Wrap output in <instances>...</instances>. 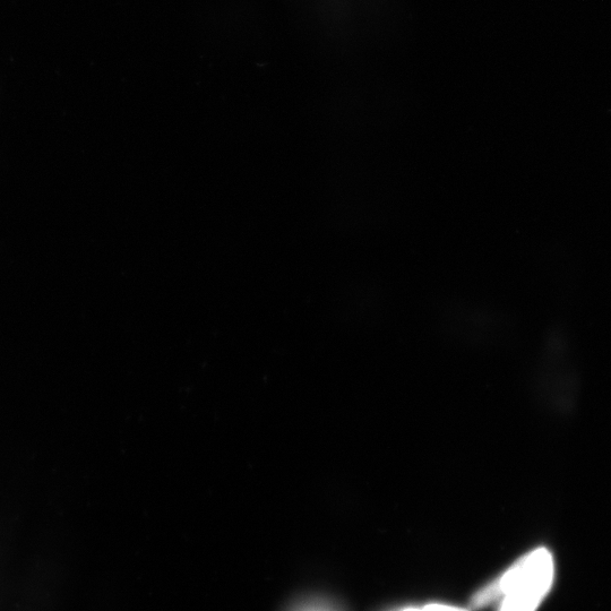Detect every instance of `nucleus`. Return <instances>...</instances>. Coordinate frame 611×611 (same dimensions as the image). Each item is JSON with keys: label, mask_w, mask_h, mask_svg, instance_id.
I'll return each mask as SVG.
<instances>
[{"label": "nucleus", "mask_w": 611, "mask_h": 611, "mask_svg": "<svg viewBox=\"0 0 611 611\" xmlns=\"http://www.w3.org/2000/svg\"><path fill=\"white\" fill-rule=\"evenodd\" d=\"M554 558L546 548L524 555L471 600L473 609L498 602V611H536L554 581Z\"/></svg>", "instance_id": "nucleus-1"}, {"label": "nucleus", "mask_w": 611, "mask_h": 611, "mask_svg": "<svg viewBox=\"0 0 611 611\" xmlns=\"http://www.w3.org/2000/svg\"><path fill=\"white\" fill-rule=\"evenodd\" d=\"M400 611H421V609L419 607H408V608H404Z\"/></svg>", "instance_id": "nucleus-4"}, {"label": "nucleus", "mask_w": 611, "mask_h": 611, "mask_svg": "<svg viewBox=\"0 0 611 611\" xmlns=\"http://www.w3.org/2000/svg\"><path fill=\"white\" fill-rule=\"evenodd\" d=\"M297 611H339L335 607L325 604V602H311V604L305 605Z\"/></svg>", "instance_id": "nucleus-2"}, {"label": "nucleus", "mask_w": 611, "mask_h": 611, "mask_svg": "<svg viewBox=\"0 0 611 611\" xmlns=\"http://www.w3.org/2000/svg\"><path fill=\"white\" fill-rule=\"evenodd\" d=\"M420 609L421 611H470L468 609L444 604H429L424 607H420Z\"/></svg>", "instance_id": "nucleus-3"}]
</instances>
